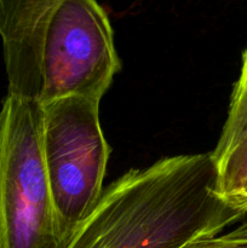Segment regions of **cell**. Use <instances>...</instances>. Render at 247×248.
<instances>
[{
  "label": "cell",
  "instance_id": "8",
  "mask_svg": "<svg viewBox=\"0 0 247 248\" xmlns=\"http://www.w3.org/2000/svg\"><path fill=\"white\" fill-rule=\"evenodd\" d=\"M184 248H247V220L232 232L198 240Z\"/></svg>",
  "mask_w": 247,
  "mask_h": 248
},
{
  "label": "cell",
  "instance_id": "4",
  "mask_svg": "<svg viewBox=\"0 0 247 248\" xmlns=\"http://www.w3.org/2000/svg\"><path fill=\"white\" fill-rule=\"evenodd\" d=\"M121 63L106 10L97 0H57L41 46L40 104L69 96L101 101Z\"/></svg>",
  "mask_w": 247,
  "mask_h": 248
},
{
  "label": "cell",
  "instance_id": "7",
  "mask_svg": "<svg viewBox=\"0 0 247 248\" xmlns=\"http://www.w3.org/2000/svg\"><path fill=\"white\" fill-rule=\"evenodd\" d=\"M216 190L224 200L247 182V137L217 165Z\"/></svg>",
  "mask_w": 247,
  "mask_h": 248
},
{
  "label": "cell",
  "instance_id": "5",
  "mask_svg": "<svg viewBox=\"0 0 247 248\" xmlns=\"http://www.w3.org/2000/svg\"><path fill=\"white\" fill-rule=\"evenodd\" d=\"M56 1L0 0V38L9 94L39 99L44 29Z\"/></svg>",
  "mask_w": 247,
  "mask_h": 248
},
{
  "label": "cell",
  "instance_id": "6",
  "mask_svg": "<svg viewBox=\"0 0 247 248\" xmlns=\"http://www.w3.org/2000/svg\"><path fill=\"white\" fill-rule=\"evenodd\" d=\"M247 137V46L242 52L241 69L230 96L227 119L219 140L211 152L216 165Z\"/></svg>",
  "mask_w": 247,
  "mask_h": 248
},
{
  "label": "cell",
  "instance_id": "2",
  "mask_svg": "<svg viewBox=\"0 0 247 248\" xmlns=\"http://www.w3.org/2000/svg\"><path fill=\"white\" fill-rule=\"evenodd\" d=\"M43 108L6 94L0 107V248H65L41 145Z\"/></svg>",
  "mask_w": 247,
  "mask_h": 248
},
{
  "label": "cell",
  "instance_id": "3",
  "mask_svg": "<svg viewBox=\"0 0 247 248\" xmlns=\"http://www.w3.org/2000/svg\"><path fill=\"white\" fill-rule=\"evenodd\" d=\"M98 99L69 96L41 104V145L61 236L68 245L103 194L110 147Z\"/></svg>",
  "mask_w": 247,
  "mask_h": 248
},
{
  "label": "cell",
  "instance_id": "1",
  "mask_svg": "<svg viewBox=\"0 0 247 248\" xmlns=\"http://www.w3.org/2000/svg\"><path fill=\"white\" fill-rule=\"evenodd\" d=\"M211 153L162 157L104 188L65 248H184L245 217L216 190Z\"/></svg>",
  "mask_w": 247,
  "mask_h": 248
}]
</instances>
